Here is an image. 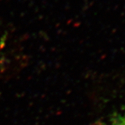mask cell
Segmentation results:
<instances>
[{"label": "cell", "mask_w": 125, "mask_h": 125, "mask_svg": "<svg viewBox=\"0 0 125 125\" xmlns=\"http://www.w3.org/2000/svg\"><path fill=\"white\" fill-rule=\"evenodd\" d=\"M112 125H125V113L115 117L113 120Z\"/></svg>", "instance_id": "1"}, {"label": "cell", "mask_w": 125, "mask_h": 125, "mask_svg": "<svg viewBox=\"0 0 125 125\" xmlns=\"http://www.w3.org/2000/svg\"><path fill=\"white\" fill-rule=\"evenodd\" d=\"M5 47V41L3 38L2 36L0 35V58H1V56L3 53V50Z\"/></svg>", "instance_id": "2"}]
</instances>
